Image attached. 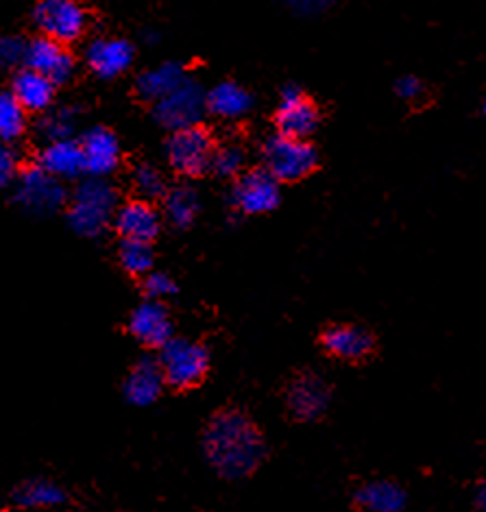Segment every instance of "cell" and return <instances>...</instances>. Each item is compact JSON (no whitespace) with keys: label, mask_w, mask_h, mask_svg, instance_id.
<instances>
[{"label":"cell","mask_w":486,"mask_h":512,"mask_svg":"<svg viewBox=\"0 0 486 512\" xmlns=\"http://www.w3.org/2000/svg\"><path fill=\"white\" fill-rule=\"evenodd\" d=\"M395 90H397V96H399V99H404V101H408V103L421 99V96L425 94V88H423L421 79L412 77V75L399 79V81H397V85H395Z\"/></svg>","instance_id":"836d02e7"},{"label":"cell","mask_w":486,"mask_h":512,"mask_svg":"<svg viewBox=\"0 0 486 512\" xmlns=\"http://www.w3.org/2000/svg\"><path fill=\"white\" fill-rule=\"evenodd\" d=\"M83 170L90 177H109L120 164V142L112 131L105 127H94L85 131L81 140Z\"/></svg>","instance_id":"5bb4252c"},{"label":"cell","mask_w":486,"mask_h":512,"mask_svg":"<svg viewBox=\"0 0 486 512\" xmlns=\"http://www.w3.org/2000/svg\"><path fill=\"white\" fill-rule=\"evenodd\" d=\"M55 90L57 83L44 77L42 72L24 66L22 70H18V75H14L9 92L16 96V101L29 114H44L55 103Z\"/></svg>","instance_id":"ac0fdd59"},{"label":"cell","mask_w":486,"mask_h":512,"mask_svg":"<svg viewBox=\"0 0 486 512\" xmlns=\"http://www.w3.org/2000/svg\"><path fill=\"white\" fill-rule=\"evenodd\" d=\"M484 116H486V101H484Z\"/></svg>","instance_id":"8d00e7d4"},{"label":"cell","mask_w":486,"mask_h":512,"mask_svg":"<svg viewBox=\"0 0 486 512\" xmlns=\"http://www.w3.org/2000/svg\"><path fill=\"white\" fill-rule=\"evenodd\" d=\"M323 349L336 360L358 362L373 351V334L360 325L338 323L327 327L321 336Z\"/></svg>","instance_id":"e0dca14e"},{"label":"cell","mask_w":486,"mask_h":512,"mask_svg":"<svg viewBox=\"0 0 486 512\" xmlns=\"http://www.w3.org/2000/svg\"><path fill=\"white\" fill-rule=\"evenodd\" d=\"M245 162H247V155L242 151L240 144H234V142L216 144L210 170L223 179H236L240 173H245Z\"/></svg>","instance_id":"83f0119b"},{"label":"cell","mask_w":486,"mask_h":512,"mask_svg":"<svg viewBox=\"0 0 486 512\" xmlns=\"http://www.w3.org/2000/svg\"><path fill=\"white\" fill-rule=\"evenodd\" d=\"M186 79H188V75H186L184 66H179L175 62H166V64H160V66L142 72V75L138 77V94L144 101L157 103L160 99H164L166 94L179 88V85Z\"/></svg>","instance_id":"603a6c76"},{"label":"cell","mask_w":486,"mask_h":512,"mask_svg":"<svg viewBox=\"0 0 486 512\" xmlns=\"http://www.w3.org/2000/svg\"><path fill=\"white\" fill-rule=\"evenodd\" d=\"M131 184H133V190L138 192V197L144 201L162 199L168 190L164 175L151 164H142L133 170Z\"/></svg>","instance_id":"f546056e"},{"label":"cell","mask_w":486,"mask_h":512,"mask_svg":"<svg viewBox=\"0 0 486 512\" xmlns=\"http://www.w3.org/2000/svg\"><path fill=\"white\" fill-rule=\"evenodd\" d=\"M201 212L199 194L190 186L170 188L164 194V214L166 221L177 229H188Z\"/></svg>","instance_id":"cb8c5ba5"},{"label":"cell","mask_w":486,"mask_h":512,"mask_svg":"<svg viewBox=\"0 0 486 512\" xmlns=\"http://www.w3.org/2000/svg\"><path fill=\"white\" fill-rule=\"evenodd\" d=\"M33 22L40 35L70 46L88 31L90 16L81 0H38Z\"/></svg>","instance_id":"5b68a950"},{"label":"cell","mask_w":486,"mask_h":512,"mask_svg":"<svg viewBox=\"0 0 486 512\" xmlns=\"http://www.w3.org/2000/svg\"><path fill=\"white\" fill-rule=\"evenodd\" d=\"M22 51V42H18L16 38H9V35H0V70L22 62Z\"/></svg>","instance_id":"1f68e13d"},{"label":"cell","mask_w":486,"mask_h":512,"mask_svg":"<svg viewBox=\"0 0 486 512\" xmlns=\"http://www.w3.org/2000/svg\"><path fill=\"white\" fill-rule=\"evenodd\" d=\"M208 114L205 109V90L199 83L186 79L164 99L153 103V116L168 131H177L192 125H201V118Z\"/></svg>","instance_id":"52a82bcc"},{"label":"cell","mask_w":486,"mask_h":512,"mask_svg":"<svg viewBox=\"0 0 486 512\" xmlns=\"http://www.w3.org/2000/svg\"><path fill=\"white\" fill-rule=\"evenodd\" d=\"M112 225L123 240L153 242L162 229V214L155 210L151 201L136 199L116 207Z\"/></svg>","instance_id":"2e32d148"},{"label":"cell","mask_w":486,"mask_h":512,"mask_svg":"<svg viewBox=\"0 0 486 512\" xmlns=\"http://www.w3.org/2000/svg\"><path fill=\"white\" fill-rule=\"evenodd\" d=\"M118 207L116 190L101 177L85 179L70 197L68 223L79 236L96 238L112 225Z\"/></svg>","instance_id":"7a4b0ae2"},{"label":"cell","mask_w":486,"mask_h":512,"mask_svg":"<svg viewBox=\"0 0 486 512\" xmlns=\"http://www.w3.org/2000/svg\"><path fill=\"white\" fill-rule=\"evenodd\" d=\"M77 118L75 112L68 107H48L40 120V133L46 142L70 138L75 131Z\"/></svg>","instance_id":"f1b7e54d"},{"label":"cell","mask_w":486,"mask_h":512,"mask_svg":"<svg viewBox=\"0 0 486 512\" xmlns=\"http://www.w3.org/2000/svg\"><path fill=\"white\" fill-rule=\"evenodd\" d=\"M282 201V184L266 168L240 173L232 188V203L240 214L262 216L273 212Z\"/></svg>","instance_id":"9c48e42d"},{"label":"cell","mask_w":486,"mask_h":512,"mask_svg":"<svg viewBox=\"0 0 486 512\" xmlns=\"http://www.w3.org/2000/svg\"><path fill=\"white\" fill-rule=\"evenodd\" d=\"M16 201L31 214H53L66 203V190L62 179L38 164L16 175Z\"/></svg>","instance_id":"ba28073f"},{"label":"cell","mask_w":486,"mask_h":512,"mask_svg":"<svg viewBox=\"0 0 486 512\" xmlns=\"http://www.w3.org/2000/svg\"><path fill=\"white\" fill-rule=\"evenodd\" d=\"M166 386L164 373L157 360H140L133 367L125 380V397L133 406H151L160 399L162 390Z\"/></svg>","instance_id":"ffe728a7"},{"label":"cell","mask_w":486,"mask_h":512,"mask_svg":"<svg viewBox=\"0 0 486 512\" xmlns=\"http://www.w3.org/2000/svg\"><path fill=\"white\" fill-rule=\"evenodd\" d=\"M476 506L486 512V482L480 486L478 493H476Z\"/></svg>","instance_id":"d590c367"},{"label":"cell","mask_w":486,"mask_h":512,"mask_svg":"<svg viewBox=\"0 0 486 512\" xmlns=\"http://www.w3.org/2000/svg\"><path fill=\"white\" fill-rule=\"evenodd\" d=\"M64 493L62 489H57L55 484L44 482V480H35L27 482L16 491V504L20 508H57L64 504Z\"/></svg>","instance_id":"484cf974"},{"label":"cell","mask_w":486,"mask_h":512,"mask_svg":"<svg viewBox=\"0 0 486 512\" xmlns=\"http://www.w3.org/2000/svg\"><path fill=\"white\" fill-rule=\"evenodd\" d=\"M203 451L210 465L227 480H242L262 465L266 445L247 414L218 412L203 434Z\"/></svg>","instance_id":"6da1fadb"},{"label":"cell","mask_w":486,"mask_h":512,"mask_svg":"<svg viewBox=\"0 0 486 512\" xmlns=\"http://www.w3.org/2000/svg\"><path fill=\"white\" fill-rule=\"evenodd\" d=\"M129 332L144 347H164L173 338V321L164 303L155 299L140 303L129 316Z\"/></svg>","instance_id":"9a60e30c"},{"label":"cell","mask_w":486,"mask_h":512,"mask_svg":"<svg viewBox=\"0 0 486 512\" xmlns=\"http://www.w3.org/2000/svg\"><path fill=\"white\" fill-rule=\"evenodd\" d=\"M160 369L168 386L188 390L203 382L210 371V353L203 345L186 338H170L160 347Z\"/></svg>","instance_id":"277c9868"},{"label":"cell","mask_w":486,"mask_h":512,"mask_svg":"<svg viewBox=\"0 0 486 512\" xmlns=\"http://www.w3.org/2000/svg\"><path fill=\"white\" fill-rule=\"evenodd\" d=\"M277 133L290 138H310L319 127V109L295 85H288L275 112Z\"/></svg>","instance_id":"30bf717a"},{"label":"cell","mask_w":486,"mask_h":512,"mask_svg":"<svg viewBox=\"0 0 486 512\" xmlns=\"http://www.w3.org/2000/svg\"><path fill=\"white\" fill-rule=\"evenodd\" d=\"M136 48L123 38H96L85 46V64L101 79H116L133 66Z\"/></svg>","instance_id":"4fadbf2b"},{"label":"cell","mask_w":486,"mask_h":512,"mask_svg":"<svg viewBox=\"0 0 486 512\" xmlns=\"http://www.w3.org/2000/svg\"><path fill=\"white\" fill-rule=\"evenodd\" d=\"M214 146L216 142L212 133L201 125L170 131V138L166 142V160L175 173L184 177H199L210 170Z\"/></svg>","instance_id":"8992f818"},{"label":"cell","mask_w":486,"mask_h":512,"mask_svg":"<svg viewBox=\"0 0 486 512\" xmlns=\"http://www.w3.org/2000/svg\"><path fill=\"white\" fill-rule=\"evenodd\" d=\"M205 109L218 120L225 123H236L251 114L253 96L240 83L223 81L216 83L210 92H205Z\"/></svg>","instance_id":"d6986e66"},{"label":"cell","mask_w":486,"mask_h":512,"mask_svg":"<svg viewBox=\"0 0 486 512\" xmlns=\"http://www.w3.org/2000/svg\"><path fill=\"white\" fill-rule=\"evenodd\" d=\"M22 62L27 68L42 72L44 77L57 85L66 83L75 75V57L68 51V46L46 38V35H40V38L24 44Z\"/></svg>","instance_id":"8fae6325"},{"label":"cell","mask_w":486,"mask_h":512,"mask_svg":"<svg viewBox=\"0 0 486 512\" xmlns=\"http://www.w3.org/2000/svg\"><path fill=\"white\" fill-rule=\"evenodd\" d=\"M144 292H147L149 299L164 301V299L175 295L177 284L170 275L160 273V271H151V273L144 275Z\"/></svg>","instance_id":"4dcf8cb0"},{"label":"cell","mask_w":486,"mask_h":512,"mask_svg":"<svg viewBox=\"0 0 486 512\" xmlns=\"http://www.w3.org/2000/svg\"><path fill=\"white\" fill-rule=\"evenodd\" d=\"M288 9H293L299 16H317L330 7L334 0H284Z\"/></svg>","instance_id":"e575fe53"},{"label":"cell","mask_w":486,"mask_h":512,"mask_svg":"<svg viewBox=\"0 0 486 512\" xmlns=\"http://www.w3.org/2000/svg\"><path fill=\"white\" fill-rule=\"evenodd\" d=\"M38 164L46 170V173H51L53 177L62 181L85 175L81 144L79 140H72V138L46 142V146L40 151Z\"/></svg>","instance_id":"44dd1931"},{"label":"cell","mask_w":486,"mask_h":512,"mask_svg":"<svg viewBox=\"0 0 486 512\" xmlns=\"http://www.w3.org/2000/svg\"><path fill=\"white\" fill-rule=\"evenodd\" d=\"M118 260H120V266H123L129 275L144 277L153 271L155 253H153L151 242L123 240V245H120V251H118Z\"/></svg>","instance_id":"4316f807"},{"label":"cell","mask_w":486,"mask_h":512,"mask_svg":"<svg viewBox=\"0 0 486 512\" xmlns=\"http://www.w3.org/2000/svg\"><path fill=\"white\" fill-rule=\"evenodd\" d=\"M262 162L279 184H295L317 168L319 153L308 138H290L275 133L262 146Z\"/></svg>","instance_id":"3957f363"},{"label":"cell","mask_w":486,"mask_h":512,"mask_svg":"<svg viewBox=\"0 0 486 512\" xmlns=\"http://www.w3.org/2000/svg\"><path fill=\"white\" fill-rule=\"evenodd\" d=\"M330 386L319 375L303 373L288 384L286 406L288 412L299 421H314L325 414L330 406Z\"/></svg>","instance_id":"7c38bea8"},{"label":"cell","mask_w":486,"mask_h":512,"mask_svg":"<svg viewBox=\"0 0 486 512\" xmlns=\"http://www.w3.org/2000/svg\"><path fill=\"white\" fill-rule=\"evenodd\" d=\"M18 175V160L11 146L0 142V186H7Z\"/></svg>","instance_id":"d6a6232c"},{"label":"cell","mask_w":486,"mask_h":512,"mask_svg":"<svg viewBox=\"0 0 486 512\" xmlns=\"http://www.w3.org/2000/svg\"><path fill=\"white\" fill-rule=\"evenodd\" d=\"M27 116L29 112L16 101L14 94L0 92V142H18L27 131Z\"/></svg>","instance_id":"d4e9b609"},{"label":"cell","mask_w":486,"mask_h":512,"mask_svg":"<svg viewBox=\"0 0 486 512\" xmlns=\"http://www.w3.org/2000/svg\"><path fill=\"white\" fill-rule=\"evenodd\" d=\"M406 502V491L391 480L367 482L356 493V504L367 512H402Z\"/></svg>","instance_id":"7402d4cb"}]
</instances>
